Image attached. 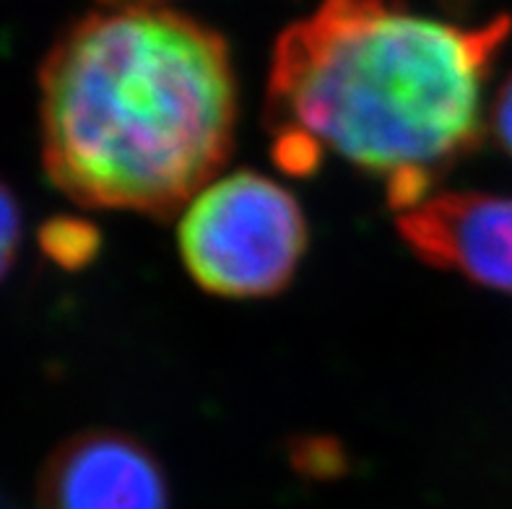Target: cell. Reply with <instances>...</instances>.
Listing matches in <instances>:
<instances>
[{
    "label": "cell",
    "mask_w": 512,
    "mask_h": 509,
    "mask_svg": "<svg viewBox=\"0 0 512 509\" xmlns=\"http://www.w3.org/2000/svg\"><path fill=\"white\" fill-rule=\"evenodd\" d=\"M510 34V16L455 26L390 0H323L273 50V159L305 177L336 154L383 182L390 208L419 206L479 151L484 86Z\"/></svg>",
    "instance_id": "cell-1"
},
{
    "label": "cell",
    "mask_w": 512,
    "mask_h": 509,
    "mask_svg": "<svg viewBox=\"0 0 512 509\" xmlns=\"http://www.w3.org/2000/svg\"><path fill=\"white\" fill-rule=\"evenodd\" d=\"M234 128L227 42L169 8L91 13L39 71L42 162L78 206L175 216L227 164Z\"/></svg>",
    "instance_id": "cell-2"
},
{
    "label": "cell",
    "mask_w": 512,
    "mask_h": 509,
    "mask_svg": "<svg viewBox=\"0 0 512 509\" xmlns=\"http://www.w3.org/2000/svg\"><path fill=\"white\" fill-rule=\"evenodd\" d=\"M177 239L182 265L203 291L224 299H263L292 284L310 226L284 185L242 169L190 200Z\"/></svg>",
    "instance_id": "cell-3"
},
{
    "label": "cell",
    "mask_w": 512,
    "mask_h": 509,
    "mask_svg": "<svg viewBox=\"0 0 512 509\" xmlns=\"http://www.w3.org/2000/svg\"><path fill=\"white\" fill-rule=\"evenodd\" d=\"M398 234L422 263L512 294V198L432 193L398 213Z\"/></svg>",
    "instance_id": "cell-4"
},
{
    "label": "cell",
    "mask_w": 512,
    "mask_h": 509,
    "mask_svg": "<svg viewBox=\"0 0 512 509\" xmlns=\"http://www.w3.org/2000/svg\"><path fill=\"white\" fill-rule=\"evenodd\" d=\"M37 502L39 509H169V481L141 439L94 429L47 458Z\"/></svg>",
    "instance_id": "cell-5"
},
{
    "label": "cell",
    "mask_w": 512,
    "mask_h": 509,
    "mask_svg": "<svg viewBox=\"0 0 512 509\" xmlns=\"http://www.w3.org/2000/svg\"><path fill=\"white\" fill-rule=\"evenodd\" d=\"M42 250L63 268H84L99 250L97 229L78 219H55L42 229Z\"/></svg>",
    "instance_id": "cell-6"
},
{
    "label": "cell",
    "mask_w": 512,
    "mask_h": 509,
    "mask_svg": "<svg viewBox=\"0 0 512 509\" xmlns=\"http://www.w3.org/2000/svg\"><path fill=\"white\" fill-rule=\"evenodd\" d=\"M292 465L307 478H338L346 473V452L331 437H299L292 445Z\"/></svg>",
    "instance_id": "cell-7"
},
{
    "label": "cell",
    "mask_w": 512,
    "mask_h": 509,
    "mask_svg": "<svg viewBox=\"0 0 512 509\" xmlns=\"http://www.w3.org/2000/svg\"><path fill=\"white\" fill-rule=\"evenodd\" d=\"M21 245V211L13 193L0 180V278L11 271Z\"/></svg>",
    "instance_id": "cell-8"
},
{
    "label": "cell",
    "mask_w": 512,
    "mask_h": 509,
    "mask_svg": "<svg viewBox=\"0 0 512 509\" xmlns=\"http://www.w3.org/2000/svg\"><path fill=\"white\" fill-rule=\"evenodd\" d=\"M487 128L494 143L512 159V76L500 86L494 97L492 112L487 117Z\"/></svg>",
    "instance_id": "cell-9"
},
{
    "label": "cell",
    "mask_w": 512,
    "mask_h": 509,
    "mask_svg": "<svg viewBox=\"0 0 512 509\" xmlns=\"http://www.w3.org/2000/svg\"><path fill=\"white\" fill-rule=\"evenodd\" d=\"M107 6H133V3H141V6H154V0H104Z\"/></svg>",
    "instance_id": "cell-10"
}]
</instances>
